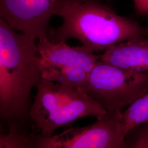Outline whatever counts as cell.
Here are the masks:
<instances>
[{"instance_id":"ba28073f","label":"cell","mask_w":148,"mask_h":148,"mask_svg":"<svg viewBox=\"0 0 148 148\" xmlns=\"http://www.w3.org/2000/svg\"><path fill=\"white\" fill-rule=\"evenodd\" d=\"M99 59L123 69L148 72V38L133 39L109 48Z\"/></svg>"},{"instance_id":"9c48e42d","label":"cell","mask_w":148,"mask_h":148,"mask_svg":"<svg viewBox=\"0 0 148 148\" xmlns=\"http://www.w3.org/2000/svg\"><path fill=\"white\" fill-rule=\"evenodd\" d=\"M122 115L126 135L133 128L148 121V92L122 111Z\"/></svg>"},{"instance_id":"6da1fadb","label":"cell","mask_w":148,"mask_h":148,"mask_svg":"<svg viewBox=\"0 0 148 148\" xmlns=\"http://www.w3.org/2000/svg\"><path fill=\"white\" fill-rule=\"evenodd\" d=\"M56 15L63 22L58 27L49 29L48 38L51 41L66 42L75 38L94 53L147 37V28L118 14L102 0H64Z\"/></svg>"},{"instance_id":"52a82bcc","label":"cell","mask_w":148,"mask_h":148,"mask_svg":"<svg viewBox=\"0 0 148 148\" xmlns=\"http://www.w3.org/2000/svg\"><path fill=\"white\" fill-rule=\"evenodd\" d=\"M64 0H0V18L34 40L47 38L49 23Z\"/></svg>"},{"instance_id":"7c38bea8","label":"cell","mask_w":148,"mask_h":148,"mask_svg":"<svg viewBox=\"0 0 148 148\" xmlns=\"http://www.w3.org/2000/svg\"><path fill=\"white\" fill-rule=\"evenodd\" d=\"M138 14L148 16V0H133Z\"/></svg>"},{"instance_id":"277c9868","label":"cell","mask_w":148,"mask_h":148,"mask_svg":"<svg viewBox=\"0 0 148 148\" xmlns=\"http://www.w3.org/2000/svg\"><path fill=\"white\" fill-rule=\"evenodd\" d=\"M107 112L121 110L148 92V72L98 60L82 90Z\"/></svg>"},{"instance_id":"5b68a950","label":"cell","mask_w":148,"mask_h":148,"mask_svg":"<svg viewBox=\"0 0 148 148\" xmlns=\"http://www.w3.org/2000/svg\"><path fill=\"white\" fill-rule=\"evenodd\" d=\"M36 45V64L43 79L83 90L99 56L82 45L70 46L65 42H54L48 37L38 40Z\"/></svg>"},{"instance_id":"8fae6325","label":"cell","mask_w":148,"mask_h":148,"mask_svg":"<svg viewBox=\"0 0 148 148\" xmlns=\"http://www.w3.org/2000/svg\"><path fill=\"white\" fill-rule=\"evenodd\" d=\"M125 148H148V121L133 128L127 133Z\"/></svg>"},{"instance_id":"4fadbf2b","label":"cell","mask_w":148,"mask_h":148,"mask_svg":"<svg viewBox=\"0 0 148 148\" xmlns=\"http://www.w3.org/2000/svg\"><path fill=\"white\" fill-rule=\"evenodd\" d=\"M147 37L148 38V27L147 28Z\"/></svg>"},{"instance_id":"3957f363","label":"cell","mask_w":148,"mask_h":148,"mask_svg":"<svg viewBox=\"0 0 148 148\" xmlns=\"http://www.w3.org/2000/svg\"><path fill=\"white\" fill-rule=\"evenodd\" d=\"M29 117L40 135L49 137L57 129L85 117L96 119L106 114L85 92L56 84L41 76L36 86Z\"/></svg>"},{"instance_id":"7a4b0ae2","label":"cell","mask_w":148,"mask_h":148,"mask_svg":"<svg viewBox=\"0 0 148 148\" xmlns=\"http://www.w3.org/2000/svg\"><path fill=\"white\" fill-rule=\"evenodd\" d=\"M35 40L0 18V117L8 125L30 119L33 87L41 77Z\"/></svg>"},{"instance_id":"8992f818","label":"cell","mask_w":148,"mask_h":148,"mask_svg":"<svg viewBox=\"0 0 148 148\" xmlns=\"http://www.w3.org/2000/svg\"><path fill=\"white\" fill-rule=\"evenodd\" d=\"M122 110L107 112L92 125L70 127L58 134H34V148H125Z\"/></svg>"},{"instance_id":"30bf717a","label":"cell","mask_w":148,"mask_h":148,"mask_svg":"<svg viewBox=\"0 0 148 148\" xmlns=\"http://www.w3.org/2000/svg\"><path fill=\"white\" fill-rule=\"evenodd\" d=\"M34 134L21 131V126L11 124L8 132L0 134V148H34Z\"/></svg>"}]
</instances>
